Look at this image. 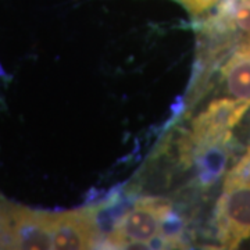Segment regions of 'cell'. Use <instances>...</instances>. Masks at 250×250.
<instances>
[{
  "mask_svg": "<svg viewBox=\"0 0 250 250\" xmlns=\"http://www.w3.org/2000/svg\"><path fill=\"white\" fill-rule=\"evenodd\" d=\"M104 243L111 249L179 248L181 231L172 206L157 197L135 200L113 223Z\"/></svg>",
  "mask_w": 250,
  "mask_h": 250,
  "instance_id": "1",
  "label": "cell"
},
{
  "mask_svg": "<svg viewBox=\"0 0 250 250\" xmlns=\"http://www.w3.org/2000/svg\"><path fill=\"white\" fill-rule=\"evenodd\" d=\"M203 65L214 68L239 42L250 39V0H221L200 22Z\"/></svg>",
  "mask_w": 250,
  "mask_h": 250,
  "instance_id": "2",
  "label": "cell"
},
{
  "mask_svg": "<svg viewBox=\"0 0 250 250\" xmlns=\"http://www.w3.org/2000/svg\"><path fill=\"white\" fill-rule=\"evenodd\" d=\"M250 106L224 96H217L207 103L190 121L184 147L193 156L208 153L229 142L232 129L241 121Z\"/></svg>",
  "mask_w": 250,
  "mask_h": 250,
  "instance_id": "3",
  "label": "cell"
},
{
  "mask_svg": "<svg viewBox=\"0 0 250 250\" xmlns=\"http://www.w3.org/2000/svg\"><path fill=\"white\" fill-rule=\"evenodd\" d=\"M215 238L224 249H236L250 236V181L224 185L214 211Z\"/></svg>",
  "mask_w": 250,
  "mask_h": 250,
  "instance_id": "4",
  "label": "cell"
},
{
  "mask_svg": "<svg viewBox=\"0 0 250 250\" xmlns=\"http://www.w3.org/2000/svg\"><path fill=\"white\" fill-rule=\"evenodd\" d=\"M52 249H93L100 243V227L92 208L52 213Z\"/></svg>",
  "mask_w": 250,
  "mask_h": 250,
  "instance_id": "5",
  "label": "cell"
},
{
  "mask_svg": "<svg viewBox=\"0 0 250 250\" xmlns=\"http://www.w3.org/2000/svg\"><path fill=\"white\" fill-rule=\"evenodd\" d=\"M217 67L218 96L250 106V39L233 46Z\"/></svg>",
  "mask_w": 250,
  "mask_h": 250,
  "instance_id": "6",
  "label": "cell"
},
{
  "mask_svg": "<svg viewBox=\"0 0 250 250\" xmlns=\"http://www.w3.org/2000/svg\"><path fill=\"white\" fill-rule=\"evenodd\" d=\"M52 213L17 210L6 220V232L14 249H52Z\"/></svg>",
  "mask_w": 250,
  "mask_h": 250,
  "instance_id": "7",
  "label": "cell"
},
{
  "mask_svg": "<svg viewBox=\"0 0 250 250\" xmlns=\"http://www.w3.org/2000/svg\"><path fill=\"white\" fill-rule=\"evenodd\" d=\"M179 4H182L192 16H202L207 11L213 10L221 0H175Z\"/></svg>",
  "mask_w": 250,
  "mask_h": 250,
  "instance_id": "8",
  "label": "cell"
}]
</instances>
